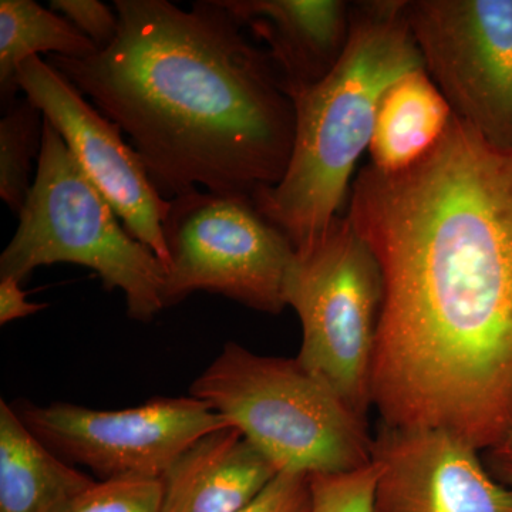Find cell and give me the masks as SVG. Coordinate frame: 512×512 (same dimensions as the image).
<instances>
[{
	"instance_id": "1",
	"label": "cell",
	"mask_w": 512,
	"mask_h": 512,
	"mask_svg": "<svg viewBox=\"0 0 512 512\" xmlns=\"http://www.w3.org/2000/svg\"><path fill=\"white\" fill-rule=\"evenodd\" d=\"M348 205L382 271L380 423L448 431L483 453L512 430V147L454 116L407 170L365 165Z\"/></svg>"
},
{
	"instance_id": "2",
	"label": "cell",
	"mask_w": 512,
	"mask_h": 512,
	"mask_svg": "<svg viewBox=\"0 0 512 512\" xmlns=\"http://www.w3.org/2000/svg\"><path fill=\"white\" fill-rule=\"evenodd\" d=\"M120 26L84 59L49 55L116 123L168 198L200 190L251 197L284 177L295 109L271 59L222 0L190 10L168 0H116Z\"/></svg>"
},
{
	"instance_id": "3",
	"label": "cell",
	"mask_w": 512,
	"mask_h": 512,
	"mask_svg": "<svg viewBox=\"0 0 512 512\" xmlns=\"http://www.w3.org/2000/svg\"><path fill=\"white\" fill-rule=\"evenodd\" d=\"M423 66L407 0L352 3L345 53L315 86L291 97L295 137L284 177L252 195L255 207L292 242L311 247L348 202L360 157L369 150L387 87Z\"/></svg>"
},
{
	"instance_id": "4",
	"label": "cell",
	"mask_w": 512,
	"mask_h": 512,
	"mask_svg": "<svg viewBox=\"0 0 512 512\" xmlns=\"http://www.w3.org/2000/svg\"><path fill=\"white\" fill-rule=\"evenodd\" d=\"M241 431L279 473H338L372 463L373 437L298 357L264 356L227 342L190 387Z\"/></svg>"
},
{
	"instance_id": "5",
	"label": "cell",
	"mask_w": 512,
	"mask_h": 512,
	"mask_svg": "<svg viewBox=\"0 0 512 512\" xmlns=\"http://www.w3.org/2000/svg\"><path fill=\"white\" fill-rule=\"evenodd\" d=\"M18 217L0 255V278L23 284L40 266L80 265L107 291L124 293L131 319L151 322L164 311L167 265L119 222L46 119L35 180Z\"/></svg>"
},
{
	"instance_id": "6",
	"label": "cell",
	"mask_w": 512,
	"mask_h": 512,
	"mask_svg": "<svg viewBox=\"0 0 512 512\" xmlns=\"http://www.w3.org/2000/svg\"><path fill=\"white\" fill-rule=\"evenodd\" d=\"M285 295L301 322L299 362L367 420L383 279L348 215H339L311 247L295 252Z\"/></svg>"
},
{
	"instance_id": "7",
	"label": "cell",
	"mask_w": 512,
	"mask_h": 512,
	"mask_svg": "<svg viewBox=\"0 0 512 512\" xmlns=\"http://www.w3.org/2000/svg\"><path fill=\"white\" fill-rule=\"evenodd\" d=\"M163 231L170 252L165 308L195 292L218 293L268 315L288 306L295 248L251 197L202 190L178 195L170 200Z\"/></svg>"
},
{
	"instance_id": "8",
	"label": "cell",
	"mask_w": 512,
	"mask_h": 512,
	"mask_svg": "<svg viewBox=\"0 0 512 512\" xmlns=\"http://www.w3.org/2000/svg\"><path fill=\"white\" fill-rule=\"evenodd\" d=\"M424 70L454 116L512 147V0H407Z\"/></svg>"
},
{
	"instance_id": "9",
	"label": "cell",
	"mask_w": 512,
	"mask_h": 512,
	"mask_svg": "<svg viewBox=\"0 0 512 512\" xmlns=\"http://www.w3.org/2000/svg\"><path fill=\"white\" fill-rule=\"evenodd\" d=\"M20 419L49 450L100 481L161 480L194 441L231 426L195 397H153L136 407L96 410L72 403L20 407Z\"/></svg>"
},
{
	"instance_id": "10",
	"label": "cell",
	"mask_w": 512,
	"mask_h": 512,
	"mask_svg": "<svg viewBox=\"0 0 512 512\" xmlns=\"http://www.w3.org/2000/svg\"><path fill=\"white\" fill-rule=\"evenodd\" d=\"M16 83L62 136L74 160L124 228L168 268L170 252L163 224L170 200L158 192L143 161L124 140L121 128L40 56L30 57L20 66Z\"/></svg>"
},
{
	"instance_id": "11",
	"label": "cell",
	"mask_w": 512,
	"mask_h": 512,
	"mask_svg": "<svg viewBox=\"0 0 512 512\" xmlns=\"http://www.w3.org/2000/svg\"><path fill=\"white\" fill-rule=\"evenodd\" d=\"M377 512H512L478 448L456 434L380 423L373 437Z\"/></svg>"
},
{
	"instance_id": "12",
	"label": "cell",
	"mask_w": 512,
	"mask_h": 512,
	"mask_svg": "<svg viewBox=\"0 0 512 512\" xmlns=\"http://www.w3.org/2000/svg\"><path fill=\"white\" fill-rule=\"evenodd\" d=\"M242 28L266 43L289 97L315 86L349 43L352 3L345 0H222Z\"/></svg>"
},
{
	"instance_id": "13",
	"label": "cell",
	"mask_w": 512,
	"mask_h": 512,
	"mask_svg": "<svg viewBox=\"0 0 512 512\" xmlns=\"http://www.w3.org/2000/svg\"><path fill=\"white\" fill-rule=\"evenodd\" d=\"M278 468L234 426L191 444L161 477V512H238L278 476Z\"/></svg>"
},
{
	"instance_id": "14",
	"label": "cell",
	"mask_w": 512,
	"mask_h": 512,
	"mask_svg": "<svg viewBox=\"0 0 512 512\" xmlns=\"http://www.w3.org/2000/svg\"><path fill=\"white\" fill-rule=\"evenodd\" d=\"M453 117L424 67L404 73L380 99L369 165L386 174L407 170L439 144Z\"/></svg>"
},
{
	"instance_id": "15",
	"label": "cell",
	"mask_w": 512,
	"mask_h": 512,
	"mask_svg": "<svg viewBox=\"0 0 512 512\" xmlns=\"http://www.w3.org/2000/svg\"><path fill=\"white\" fill-rule=\"evenodd\" d=\"M96 483L49 450L0 402V512H57Z\"/></svg>"
},
{
	"instance_id": "16",
	"label": "cell",
	"mask_w": 512,
	"mask_h": 512,
	"mask_svg": "<svg viewBox=\"0 0 512 512\" xmlns=\"http://www.w3.org/2000/svg\"><path fill=\"white\" fill-rule=\"evenodd\" d=\"M99 52L69 20L35 0L0 2V97L2 106L18 99L20 66L40 53L84 59Z\"/></svg>"
},
{
	"instance_id": "17",
	"label": "cell",
	"mask_w": 512,
	"mask_h": 512,
	"mask_svg": "<svg viewBox=\"0 0 512 512\" xmlns=\"http://www.w3.org/2000/svg\"><path fill=\"white\" fill-rule=\"evenodd\" d=\"M0 119V197L19 215L33 180L45 133V116L28 97L3 107Z\"/></svg>"
},
{
	"instance_id": "18",
	"label": "cell",
	"mask_w": 512,
	"mask_h": 512,
	"mask_svg": "<svg viewBox=\"0 0 512 512\" xmlns=\"http://www.w3.org/2000/svg\"><path fill=\"white\" fill-rule=\"evenodd\" d=\"M375 463L309 476L311 512H377Z\"/></svg>"
},
{
	"instance_id": "19",
	"label": "cell",
	"mask_w": 512,
	"mask_h": 512,
	"mask_svg": "<svg viewBox=\"0 0 512 512\" xmlns=\"http://www.w3.org/2000/svg\"><path fill=\"white\" fill-rule=\"evenodd\" d=\"M160 480L121 478L96 481L57 512H161Z\"/></svg>"
},
{
	"instance_id": "20",
	"label": "cell",
	"mask_w": 512,
	"mask_h": 512,
	"mask_svg": "<svg viewBox=\"0 0 512 512\" xmlns=\"http://www.w3.org/2000/svg\"><path fill=\"white\" fill-rule=\"evenodd\" d=\"M50 9L92 40L99 52L107 49L119 33V15L99 0H52Z\"/></svg>"
},
{
	"instance_id": "21",
	"label": "cell",
	"mask_w": 512,
	"mask_h": 512,
	"mask_svg": "<svg viewBox=\"0 0 512 512\" xmlns=\"http://www.w3.org/2000/svg\"><path fill=\"white\" fill-rule=\"evenodd\" d=\"M238 512H311L309 476L279 473L251 503Z\"/></svg>"
},
{
	"instance_id": "22",
	"label": "cell",
	"mask_w": 512,
	"mask_h": 512,
	"mask_svg": "<svg viewBox=\"0 0 512 512\" xmlns=\"http://www.w3.org/2000/svg\"><path fill=\"white\" fill-rule=\"evenodd\" d=\"M28 293L13 278H0V325L12 320L28 318L47 308L46 303L28 301Z\"/></svg>"
},
{
	"instance_id": "23",
	"label": "cell",
	"mask_w": 512,
	"mask_h": 512,
	"mask_svg": "<svg viewBox=\"0 0 512 512\" xmlns=\"http://www.w3.org/2000/svg\"><path fill=\"white\" fill-rule=\"evenodd\" d=\"M488 473L505 487L512 488V430L503 440L481 453Z\"/></svg>"
}]
</instances>
